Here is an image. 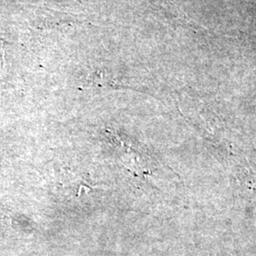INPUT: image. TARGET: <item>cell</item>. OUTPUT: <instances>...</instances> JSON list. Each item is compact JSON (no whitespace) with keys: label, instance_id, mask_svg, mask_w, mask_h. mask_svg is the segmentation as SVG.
I'll return each instance as SVG.
<instances>
[{"label":"cell","instance_id":"1","mask_svg":"<svg viewBox=\"0 0 256 256\" xmlns=\"http://www.w3.org/2000/svg\"><path fill=\"white\" fill-rule=\"evenodd\" d=\"M173 1H174V2H176V0H173Z\"/></svg>","mask_w":256,"mask_h":256}]
</instances>
